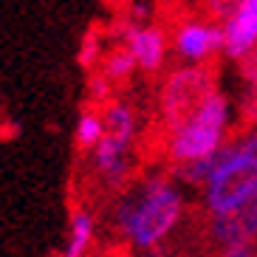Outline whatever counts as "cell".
Here are the masks:
<instances>
[{"label": "cell", "instance_id": "obj_1", "mask_svg": "<svg viewBox=\"0 0 257 257\" xmlns=\"http://www.w3.org/2000/svg\"><path fill=\"white\" fill-rule=\"evenodd\" d=\"M218 82V60L209 57L204 65H192V68H178L167 76L164 88H161V119L164 130L170 136H181L184 130L195 124L215 93Z\"/></svg>", "mask_w": 257, "mask_h": 257}, {"label": "cell", "instance_id": "obj_5", "mask_svg": "<svg viewBox=\"0 0 257 257\" xmlns=\"http://www.w3.org/2000/svg\"><path fill=\"white\" fill-rule=\"evenodd\" d=\"M105 136L93 150V161H96L99 173L107 178H121L127 164H124V147L133 139V113L124 105H107L105 107Z\"/></svg>", "mask_w": 257, "mask_h": 257}, {"label": "cell", "instance_id": "obj_8", "mask_svg": "<svg viewBox=\"0 0 257 257\" xmlns=\"http://www.w3.org/2000/svg\"><path fill=\"white\" fill-rule=\"evenodd\" d=\"M223 40H226V51L232 57H243V54L254 48L257 40V0H243L234 20L223 29Z\"/></svg>", "mask_w": 257, "mask_h": 257}, {"label": "cell", "instance_id": "obj_3", "mask_svg": "<svg viewBox=\"0 0 257 257\" xmlns=\"http://www.w3.org/2000/svg\"><path fill=\"white\" fill-rule=\"evenodd\" d=\"M223 121H226V99L215 96L209 102V107L204 110V116L189 130H184L181 136H175L170 142V156L178 164H187V161H201L212 153H218Z\"/></svg>", "mask_w": 257, "mask_h": 257}, {"label": "cell", "instance_id": "obj_13", "mask_svg": "<svg viewBox=\"0 0 257 257\" xmlns=\"http://www.w3.org/2000/svg\"><path fill=\"white\" fill-rule=\"evenodd\" d=\"M240 74L251 82V88H257V46L240 57Z\"/></svg>", "mask_w": 257, "mask_h": 257}, {"label": "cell", "instance_id": "obj_9", "mask_svg": "<svg viewBox=\"0 0 257 257\" xmlns=\"http://www.w3.org/2000/svg\"><path fill=\"white\" fill-rule=\"evenodd\" d=\"M127 48L136 57V65L144 71H156L164 62L167 51V34L161 26H147V29H133L127 34Z\"/></svg>", "mask_w": 257, "mask_h": 257}, {"label": "cell", "instance_id": "obj_11", "mask_svg": "<svg viewBox=\"0 0 257 257\" xmlns=\"http://www.w3.org/2000/svg\"><path fill=\"white\" fill-rule=\"evenodd\" d=\"M133 65H136V57L127 46H119L110 51V57L105 60V68H102V79L105 82H124L130 74H133Z\"/></svg>", "mask_w": 257, "mask_h": 257}, {"label": "cell", "instance_id": "obj_14", "mask_svg": "<svg viewBox=\"0 0 257 257\" xmlns=\"http://www.w3.org/2000/svg\"><path fill=\"white\" fill-rule=\"evenodd\" d=\"M218 257H257V246H254V243H246V246H232V249H223Z\"/></svg>", "mask_w": 257, "mask_h": 257}, {"label": "cell", "instance_id": "obj_6", "mask_svg": "<svg viewBox=\"0 0 257 257\" xmlns=\"http://www.w3.org/2000/svg\"><path fill=\"white\" fill-rule=\"evenodd\" d=\"M209 240L215 246L232 249V246H246L257 237V189L249 192L240 204H234L232 209L218 212L209 220Z\"/></svg>", "mask_w": 257, "mask_h": 257}, {"label": "cell", "instance_id": "obj_4", "mask_svg": "<svg viewBox=\"0 0 257 257\" xmlns=\"http://www.w3.org/2000/svg\"><path fill=\"white\" fill-rule=\"evenodd\" d=\"M254 189H257V156L243 153V147H240V153L234 159H229L209 181L206 204L218 215V212H226L234 204H240L243 198L249 192H254Z\"/></svg>", "mask_w": 257, "mask_h": 257}, {"label": "cell", "instance_id": "obj_12", "mask_svg": "<svg viewBox=\"0 0 257 257\" xmlns=\"http://www.w3.org/2000/svg\"><path fill=\"white\" fill-rule=\"evenodd\" d=\"M102 136H105V121H102V116L93 113V110L79 116V124H76V147L79 150H91V147L96 150Z\"/></svg>", "mask_w": 257, "mask_h": 257}, {"label": "cell", "instance_id": "obj_2", "mask_svg": "<svg viewBox=\"0 0 257 257\" xmlns=\"http://www.w3.org/2000/svg\"><path fill=\"white\" fill-rule=\"evenodd\" d=\"M178 218H181V198L164 184H153L144 195L127 201L119 209L121 232L130 237V243H136L142 249L159 243L175 226Z\"/></svg>", "mask_w": 257, "mask_h": 257}, {"label": "cell", "instance_id": "obj_10", "mask_svg": "<svg viewBox=\"0 0 257 257\" xmlns=\"http://www.w3.org/2000/svg\"><path fill=\"white\" fill-rule=\"evenodd\" d=\"M93 237V218L88 212L76 209L74 212V220H71V237H68V246L62 251V257H82L88 251V243Z\"/></svg>", "mask_w": 257, "mask_h": 257}, {"label": "cell", "instance_id": "obj_7", "mask_svg": "<svg viewBox=\"0 0 257 257\" xmlns=\"http://www.w3.org/2000/svg\"><path fill=\"white\" fill-rule=\"evenodd\" d=\"M173 46L178 48L184 57L201 60V57H212V51L223 48L226 40H223V29L204 26V23H187L178 34H175Z\"/></svg>", "mask_w": 257, "mask_h": 257}]
</instances>
